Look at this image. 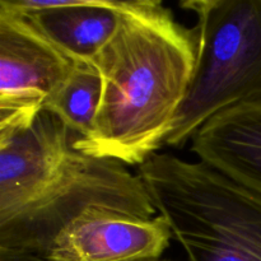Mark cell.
<instances>
[{"mask_svg":"<svg viewBox=\"0 0 261 261\" xmlns=\"http://www.w3.org/2000/svg\"><path fill=\"white\" fill-rule=\"evenodd\" d=\"M196 28L158 0L120 2L119 25L93 61L102 96L93 129L75 149L142 166L170 134L195 70Z\"/></svg>","mask_w":261,"mask_h":261,"instance_id":"cell-1","label":"cell"},{"mask_svg":"<svg viewBox=\"0 0 261 261\" xmlns=\"http://www.w3.org/2000/svg\"><path fill=\"white\" fill-rule=\"evenodd\" d=\"M78 139L46 110L30 126L0 133V247L46 256L55 237L91 208L155 217L139 175L79 152Z\"/></svg>","mask_w":261,"mask_h":261,"instance_id":"cell-2","label":"cell"},{"mask_svg":"<svg viewBox=\"0 0 261 261\" xmlns=\"http://www.w3.org/2000/svg\"><path fill=\"white\" fill-rule=\"evenodd\" d=\"M138 175L189 261H261V194L167 153Z\"/></svg>","mask_w":261,"mask_h":261,"instance_id":"cell-3","label":"cell"},{"mask_svg":"<svg viewBox=\"0 0 261 261\" xmlns=\"http://www.w3.org/2000/svg\"><path fill=\"white\" fill-rule=\"evenodd\" d=\"M199 50L186 96L165 145L180 148L219 112L261 106V0H189Z\"/></svg>","mask_w":261,"mask_h":261,"instance_id":"cell-4","label":"cell"},{"mask_svg":"<svg viewBox=\"0 0 261 261\" xmlns=\"http://www.w3.org/2000/svg\"><path fill=\"white\" fill-rule=\"evenodd\" d=\"M76 64L27 17L0 9V133L30 126Z\"/></svg>","mask_w":261,"mask_h":261,"instance_id":"cell-5","label":"cell"},{"mask_svg":"<svg viewBox=\"0 0 261 261\" xmlns=\"http://www.w3.org/2000/svg\"><path fill=\"white\" fill-rule=\"evenodd\" d=\"M163 217L138 218L91 208L69 223L51 244L50 261H153L170 246Z\"/></svg>","mask_w":261,"mask_h":261,"instance_id":"cell-6","label":"cell"},{"mask_svg":"<svg viewBox=\"0 0 261 261\" xmlns=\"http://www.w3.org/2000/svg\"><path fill=\"white\" fill-rule=\"evenodd\" d=\"M0 9L27 17L79 64H93L116 32L120 18L116 0H0Z\"/></svg>","mask_w":261,"mask_h":261,"instance_id":"cell-7","label":"cell"},{"mask_svg":"<svg viewBox=\"0 0 261 261\" xmlns=\"http://www.w3.org/2000/svg\"><path fill=\"white\" fill-rule=\"evenodd\" d=\"M200 162L261 194V106L244 105L209 119L193 137Z\"/></svg>","mask_w":261,"mask_h":261,"instance_id":"cell-8","label":"cell"},{"mask_svg":"<svg viewBox=\"0 0 261 261\" xmlns=\"http://www.w3.org/2000/svg\"><path fill=\"white\" fill-rule=\"evenodd\" d=\"M101 96L102 79L98 69L93 64L78 63L45 110L56 115L79 139H83L93 129Z\"/></svg>","mask_w":261,"mask_h":261,"instance_id":"cell-9","label":"cell"},{"mask_svg":"<svg viewBox=\"0 0 261 261\" xmlns=\"http://www.w3.org/2000/svg\"><path fill=\"white\" fill-rule=\"evenodd\" d=\"M0 261H50L43 255L37 252L20 249L0 247Z\"/></svg>","mask_w":261,"mask_h":261,"instance_id":"cell-10","label":"cell"},{"mask_svg":"<svg viewBox=\"0 0 261 261\" xmlns=\"http://www.w3.org/2000/svg\"><path fill=\"white\" fill-rule=\"evenodd\" d=\"M153 261H162V260H153Z\"/></svg>","mask_w":261,"mask_h":261,"instance_id":"cell-11","label":"cell"}]
</instances>
